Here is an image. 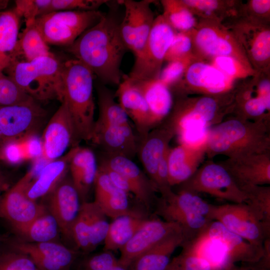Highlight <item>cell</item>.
Here are the masks:
<instances>
[{
  "instance_id": "1",
  "label": "cell",
  "mask_w": 270,
  "mask_h": 270,
  "mask_svg": "<svg viewBox=\"0 0 270 270\" xmlns=\"http://www.w3.org/2000/svg\"><path fill=\"white\" fill-rule=\"evenodd\" d=\"M119 25L111 14H104L68 48L74 58L86 66L104 84L118 85L122 80L120 64L128 50L120 36Z\"/></svg>"
},
{
  "instance_id": "2",
  "label": "cell",
  "mask_w": 270,
  "mask_h": 270,
  "mask_svg": "<svg viewBox=\"0 0 270 270\" xmlns=\"http://www.w3.org/2000/svg\"><path fill=\"white\" fill-rule=\"evenodd\" d=\"M62 101L71 117L75 138L90 140L94 126L95 105L92 71L76 58L62 62Z\"/></svg>"
},
{
  "instance_id": "3",
  "label": "cell",
  "mask_w": 270,
  "mask_h": 270,
  "mask_svg": "<svg viewBox=\"0 0 270 270\" xmlns=\"http://www.w3.org/2000/svg\"><path fill=\"white\" fill-rule=\"evenodd\" d=\"M62 63L53 54L31 61L14 60L4 70L34 100L62 101Z\"/></svg>"
},
{
  "instance_id": "4",
  "label": "cell",
  "mask_w": 270,
  "mask_h": 270,
  "mask_svg": "<svg viewBox=\"0 0 270 270\" xmlns=\"http://www.w3.org/2000/svg\"><path fill=\"white\" fill-rule=\"evenodd\" d=\"M162 196L156 206V214L164 220L178 225L186 238L198 236L210 223L212 204L194 192L183 189L175 194L170 190Z\"/></svg>"
},
{
  "instance_id": "5",
  "label": "cell",
  "mask_w": 270,
  "mask_h": 270,
  "mask_svg": "<svg viewBox=\"0 0 270 270\" xmlns=\"http://www.w3.org/2000/svg\"><path fill=\"white\" fill-rule=\"evenodd\" d=\"M104 15L98 10L54 12L37 18L35 22L48 44L68 46Z\"/></svg>"
},
{
  "instance_id": "6",
  "label": "cell",
  "mask_w": 270,
  "mask_h": 270,
  "mask_svg": "<svg viewBox=\"0 0 270 270\" xmlns=\"http://www.w3.org/2000/svg\"><path fill=\"white\" fill-rule=\"evenodd\" d=\"M176 32L162 14L156 17L148 39L142 50L134 56V65L127 76L136 80L158 78Z\"/></svg>"
},
{
  "instance_id": "7",
  "label": "cell",
  "mask_w": 270,
  "mask_h": 270,
  "mask_svg": "<svg viewBox=\"0 0 270 270\" xmlns=\"http://www.w3.org/2000/svg\"><path fill=\"white\" fill-rule=\"evenodd\" d=\"M210 218L254 245L262 246L270 238V224L245 202L212 204Z\"/></svg>"
},
{
  "instance_id": "8",
  "label": "cell",
  "mask_w": 270,
  "mask_h": 270,
  "mask_svg": "<svg viewBox=\"0 0 270 270\" xmlns=\"http://www.w3.org/2000/svg\"><path fill=\"white\" fill-rule=\"evenodd\" d=\"M34 178L30 169L0 199V216L19 234L46 210L44 206L27 196V190Z\"/></svg>"
},
{
  "instance_id": "9",
  "label": "cell",
  "mask_w": 270,
  "mask_h": 270,
  "mask_svg": "<svg viewBox=\"0 0 270 270\" xmlns=\"http://www.w3.org/2000/svg\"><path fill=\"white\" fill-rule=\"evenodd\" d=\"M184 190L204 192L232 203L246 202V196L228 172L217 164H209L186 180Z\"/></svg>"
},
{
  "instance_id": "10",
  "label": "cell",
  "mask_w": 270,
  "mask_h": 270,
  "mask_svg": "<svg viewBox=\"0 0 270 270\" xmlns=\"http://www.w3.org/2000/svg\"><path fill=\"white\" fill-rule=\"evenodd\" d=\"M45 115L44 110L32 100L12 106L0 107V132L2 142L20 138Z\"/></svg>"
},
{
  "instance_id": "11",
  "label": "cell",
  "mask_w": 270,
  "mask_h": 270,
  "mask_svg": "<svg viewBox=\"0 0 270 270\" xmlns=\"http://www.w3.org/2000/svg\"><path fill=\"white\" fill-rule=\"evenodd\" d=\"M193 38L196 46L204 54L212 58L231 56L250 65L236 38L214 22L204 23L196 30Z\"/></svg>"
},
{
  "instance_id": "12",
  "label": "cell",
  "mask_w": 270,
  "mask_h": 270,
  "mask_svg": "<svg viewBox=\"0 0 270 270\" xmlns=\"http://www.w3.org/2000/svg\"><path fill=\"white\" fill-rule=\"evenodd\" d=\"M182 231L177 224L159 219H148L120 250V264L129 266L137 257L170 234Z\"/></svg>"
},
{
  "instance_id": "13",
  "label": "cell",
  "mask_w": 270,
  "mask_h": 270,
  "mask_svg": "<svg viewBox=\"0 0 270 270\" xmlns=\"http://www.w3.org/2000/svg\"><path fill=\"white\" fill-rule=\"evenodd\" d=\"M75 138L73 123L64 103L52 116L42 136L41 158L47 162L59 158Z\"/></svg>"
},
{
  "instance_id": "14",
  "label": "cell",
  "mask_w": 270,
  "mask_h": 270,
  "mask_svg": "<svg viewBox=\"0 0 270 270\" xmlns=\"http://www.w3.org/2000/svg\"><path fill=\"white\" fill-rule=\"evenodd\" d=\"M46 209L54 217L60 232L70 238V230L80 204V196L72 180L62 179L48 194Z\"/></svg>"
},
{
  "instance_id": "15",
  "label": "cell",
  "mask_w": 270,
  "mask_h": 270,
  "mask_svg": "<svg viewBox=\"0 0 270 270\" xmlns=\"http://www.w3.org/2000/svg\"><path fill=\"white\" fill-rule=\"evenodd\" d=\"M90 140L101 146L108 156L131 159L138 150L130 124L113 125L94 122Z\"/></svg>"
},
{
  "instance_id": "16",
  "label": "cell",
  "mask_w": 270,
  "mask_h": 270,
  "mask_svg": "<svg viewBox=\"0 0 270 270\" xmlns=\"http://www.w3.org/2000/svg\"><path fill=\"white\" fill-rule=\"evenodd\" d=\"M204 232L222 244L232 265L238 262L256 263L262 258L263 246H259L249 243L227 230L218 222L212 221Z\"/></svg>"
},
{
  "instance_id": "17",
  "label": "cell",
  "mask_w": 270,
  "mask_h": 270,
  "mask_svg": "<svg viewBox=\"0 0 270 270\" xmlns=\"http://www.w3.org/2000/svg\"><path fill=\"white\" fill-rule=\"evenodd\" d=\"M115 96L138 131L145 136L152 127L148 108L142 94L127 74H123Z\"/></svg>"
},
{
  "instance_id": "18",
  "label": "cell",
  "mask_w": 270,
  "mask_h": 270,
  "mask_svg": "<svg viewBox=\"0 0 270 270\" xmlns=\"http://www.w3.org/2000/svg\"><path fill=\"white\" fill-rule=\"evenodd\" d=\"M186 241L182 232L174 233L137 257L132 270H166L174 250Z\"/></svg>"
},
{
  "instance_id": "19",
  "label": "cell",
  "mask_w": 270,
  "mask_h": 270,
  "mask_svg": "<svg viewBox=\"0 0 270 270\" xmlns=\"http://www.w3.org/2000/svg\"><path fill=\"white\" fill-rule=\"evenodd\" d=\"M130 78L140 91L146 100L152 126L171 110L172 98L169 86L159 78L149 80Z\"/></svg>"
},
{
  "instance_id": "20",
  "label": "cell",
  "mask_w": 270,
  "mask_h": 270,
  "mask_svg": "<svg viewBox=\"0 0 270 270\" xmlns=\"http://www.w3.org/2000/svg\"><path fill=\"white\" fill-rule=\"evenodd\" d=\"M69 167L72 182L80 199L84 198L94 184L98 167L92 151L86 148H73Z\"/></svg>"
},
{
  "instance_id": "21",
  "label": "cell",
  "mask_w": 270,
  "mask_h": 270,
  "mask_svg": "<svg viewBox=\"0 0 270 270\" xmlns=\"http://www.w3.org/2000/svg\"><path fill=\"white\" fill-rule=\"evenodd\" d=\"M172 136L171 130L166 129L149 132L143 136L138 148L140 160L154 185L158 165L168 150V144Z\"/></svg>"
},
{
  "instance_id": "22",
  "label": "cell",
  "mask_w": 270,
  "mask_h": 270,
  "mask_svg": "<svg viewBox=\"0 0 270 270\" xmlns=\"http://www.w3.org/2000/svg\"><path fill=\"white\" fill-rule=\"evenodd\" d=\"M101 164L122 174L134 185L142 194V205L149 210L152 204L153 194L157 190L156 188L130 158L108 156Z\"/></svg>"
},
{
  "instance_id": "23",
  "label": "cell",
  "mask_w": 270,
  "mask_h": 270,
  "mask_svg": "<svg viewBox=\"0 0 270 270\" xmlns=\"http://www.w3.org/2000/svg\"><path fill=\"white\" fill-rule=\"evenodd\" d=\"M184 76L188 85L212 94L226 90L232 82L212 64L202 62L190 64Z\"/></svg>"
},
{
  "instance_id": "24",
  "label": "cell",
  "mask_w": 270,
  "mask_h": 270,
  "mask_svg": "<svg viewBox=\"0 0 270 270\" xmlns=\"http://www.w3.org/2000/svg\"><path fill=\"white\" fill-rule=\"evenodd\" d=\"M73 148L63 157L51 161L42 168L30 184L27 196L36 201L40 198L49 194L64 178Z\"/></svg>"
},
{
  "instance_id": "25",
  "label": "cell",
  "mask_w": 270,
  "mask_h": 270,
  "mask_svg": "<svg viewBox=\"0 0 270 270\" xmlns=\"http://www.w3.org/2000/svg\"><path fill=\"white\" fill-rule=\"evenodd\" d=\"M14 8L0 12V71L14 60L20 18Z\"/></svg>"
},
{
  "instance_id": "26",
  "label": "cell",
  "mask_w": 270,
  "mask_h": 270,
  "mask_svg": "<svg viewBox=\"0 0 270 270\" xmlns=\"http://www.w3.org/2000/svg\"><path fill=\"white\" fill-rule=\"evenodd\" d=\"M246 126L238 120H230L214 128L208 135V146L216 153L228 152L248 136Z\"/></svg>"
},
{
  "instance_id": "27",
  "label": "cell",
  "mask_w": 270,
  "mask_h": 270,
  "mask_svg": "<svg viewBox=\"0 0 270 270\" xmlns=\"http://www.w3.org/2000/svg\"><path fill=\"white\" fill-rule=\"evenodd\" d=\"M147 220L141 214H126L113 219L109 224L104 250H120Z\"/></svg>"
},
{
  "instance_id": "28",
  "label": "cell",
  "mask_w": 270,
  "mask_h": 270,
  "mask_svg": "<svg viewBox=\"0 0 270 270\" xmlns=\"http://www.w3.org/2000/svg\"><path fill=\"white\" fill-rule=\"evenodd\" d=\"M52 54L37 26L35 20L26 23L25 28L22 32L19 34L14 51V60L22 56L24 61L29 62L38 57Z\"/></svg>"
},
{
  "instance_id": "29",
  "label": "cell",
  "mask_w": 270,
  "mask_h": 270,
  "mask_svg": "<svg viewBox=\"0 0 270 270\" xmlns=\"http://www.w3.org/2000/svg\"><path fill=\"white\" fill-rule=\"evenodd\" d=\"M94 202H84L80 204L70 230V239L73 240L78 249L86 253L94 250Z\"/></svg>"
},
{
  "instance_id": "30",
  "label": "cell",
  "mask_w": 270,
  "mask_h": 270,
  "mask_svg": "<svg viewBox=\"0 0 270 270\" xmlns=\"http://www.w3.org/2000/svg\"><path fill=\"white\" fill-rule=\"evenodd\" d=\"M187 242L194 250L210 264L212 270H230L234 266L222 244L208 236L204 231L196 238Z\"/></svg>"
},
{
  "instance_id": "31",
  "label": "cell",
  "mask_w": 270,
  "mask_h": 270,
  "mask_svg": "<svg viewBox=\"0 0 270 270\" xmlns=\"http://www.w3.org/2000/svg\"><path fill=\"white\" fill-rule=\"evenodd\" d=\"M190 149L182 144L169 150L168 182L170 186L186 182L195 174L197 164L191 158Z\"/></svg>"
},
{
  "instance_id": "32",
  "label": "cell",
  "mask_w": 270,
  "mask_h": 270,
  "mask_svg": "<svg viewBox=\"0 0 270 270\" xmlns=\"http://www.w3.org/2000/svg\"><path fill=\"white\" fill-rule=\"evenodd\" d=\"M14 247L18 252L28 250L36 252L58 263L66 270L70 269L76 258V252L55 241L39 243L18 242L14 244Z\"/></svg>"
},
{
  "instance_id": "33",
  "label": "cell",
  "mask_w": 270,
  "mask_h": 270,
  "mask_svg": "<svg viewBox=\"0 0 270 270\" xmlns=\"http://www.w3.org/2000/svg\"><path fill=\"white\" fill-rule=\"evenodd\" d=\"M98 117L95 123L113 125L129 124V118L118 102L115 94L104 86L98 88Z\"/></svg>"
},
{
  "instance_id": "34",
  "label": "cell",
  "mask_w": 270,
  "mask_h": 270,
  "mask_svg": "<svg viewBox=\"0 0 270 270\" xmlns=\"http://www.w3.org/2000/svg\"><path fill=\"white\" fill-rule=\"evenodd\" d=\"M59 232L56 220L46 210L20 234L30 242L39 243L55 241Z\"/></svg>"
},
{
  "instance_id": "35",
  "label": "cell",
  "mask_w": 270,
  "mask_h": 270,
  "mask_svg": "<svg viewBox=\"0 0 270 270\" xmlns=\"http://www.w3.org/2000/svg\"><path fill=\"white\" fill-rule=\"evenodd\" d=\"M244 43L248 57L259 67L268 64L270 58V30L267 27L256 26Z\"/></svg>"
},
{
  "instance_id": "36",
  "label": "cell",
  "mask_w": 270,
  "mask_h": 270,
  "mask_svg": "<svg viewBox=\"0 0 270 270\" xmlns=\"http://www.w3.org/2000/svg\"><path fill=\"white\" fill-rule=\"evenodd\" d=\"M162 16L175 30L189 32L196 25V20L191 10L181 0H162Z\"/></svg>"
},
{
  "instance_id": "37",
  "label": "cell",
  "mask_w": 270,
  "mask_h": 270,
  "mask_svg": "<svg viewBox=\"0 0 270 270\" xmlns=\"http://www.w3.org/2000/svg\"><path fill=\"white\" fill-rule=\"evenodd\" d=\"M150 0H134L136 14V43L134 54L136 56L143 48L152 28L155 18L150 8Z\"/></svg>"
},
{
  "instance_id": "38",
  "label": "cell",
  "mask_w": 270,
  "mask_h": 270,
  "mask_svg": "<svg viewBox=\"0 0 270 270\" xmlns=\"http://www.w3.org/2000/svg\"><path fill=\"white\" fill-rule=\"evenodd\" d=\"M94 202L107 217L112 219L126 214H140L130 210L128 194L117 187Z\"/></svg>"
},
{
  "instance_id": "39",
  "label": "cell",
  "mask_w": 270,
  "mask_h": 270,
  "mask_svg": "<svg viewBox=\"0 0 270 270\" xmlns=\"http://www.w3.org/2000/svg\"><path fill=\"white\" fill-rule=\"evenodd\" d=\"M182 144L190 147L202 142L208 137V124L184 115L178 120Z\"/></svg>"
},
{
  "instance_id": "40",
  "label": "cell",
  "mask_w": 270,
  "mask_h": 270,
  "mask_svg": "<svg viewBox=\"0 0 270 270\" xmlns=\"http://www.w3.org/2000/svg\"><path fill=\"white\" fill-rule=\"evenodd\" d=\"M246 196V203L267 223L270 224V188L250 186L241 188Z\"/></svg>"
},
{
  "instance_id": "41",
  "label": "cell",
  "mask_w": 270,
  "mask_h": 270,
  "mask_svg": "<svg viewBox=\"0 0 270 270\" xmlns=\"http://www.w3.org/2000/svg\"><path fill=\"white\" fill-rule=\"evenodd\" d=\"M32 100L11 78L0 71V106L18 104Z\"/></svg>"
},
{
  "instance_id": "42",
  "label": "cell",
  "mask_w": 270,
  "mask_h": 270,
  "mask_svg": "<svg viewBox=\"0 0 270 270\" xmlns=\"http://www.w3.org/2000/svg\"><path fill=\"white\" fill-rule=\"evenodd\" d=\"M212 62V65L232 80L234 78L248 76L252 73L250 65L231 56L214 57Z\"/></svg>"
},
{
  "instance_id": "43",
  "label": "cell",
  "mask_w": 270,
  "mask_h": 270,
  "mask_svg": "<svg viewBox=\"0 0 270 270\" xmlns=\"http://www.w3.org/2000/svg\"><path fill=\"white\" fill-rule=\"evenodd\" d=\"M51 0H16L14 10L26 23L49 13Z\"/></svg>"
},
{
  "instance_id": "44",
  "label": "cell",
  "mask_w": 270,
  "mask_h": 270,
  "mask_svg": "<svg viewBox=\"0 0 270 270\" xmlns=\"http://www.w3.org/2000/svg\"><path fill=\"white\" fill-rule=\"evenodd\" d=\"M193 40L189 32H176L166 52L164 60L170 62L178 58L190 56Z\"/></svg>"
},
{
  "instance_id": "45",
  "label": "cell",
  "mask_w": 270,
  "mask_h": 270,
  "mask_svg": "<svg viewBox=\"0 0 270 270\" xmlns=\"http://www.w3.org/2000/svg\"><path fill=\"white\" fill-rule=\"evenodd\" d=\"M108 2L106 0H51L49 13L65 10H95Z\"/></svg>"
},
{
  "instance_id": "46",
  "label": "cell",
  "mask_w": 270,
  "mask_h": 270,
  "mask_svg": "<svg viewBox=\"0 0 270 270\" xmlns=\"http://www.w3.org/2000/svg\"><path fill=\"white\" fill-rule=\"evenodd\" d=\"M0 270H39L27 254L16 251L0 256Z\"/></svg>"
},
{
  "instance_id": "47",
  "label": "cell",
  "mask_w": 270,
  "mask_h": 270,
  "mask_svg": "<svg viewBox=\"0 0 270 270\" xmlns=\"http://www.w3.org/2000/svg\"><path fill=\"white\" fill-rule=\"evenodd\" d=\"M181 253L177 256L180 270H212L210 264L199 256L190 244L186 242Z\"/></svg>"
},
{
  "instance_id": "48",
  "label": "cell",
  "mask_w": 270,
  "mask_h": 270,
  "mask_svg": "<svg viewBox=\"0 0 270 270\" xmlns=\"http://www.w3.org/2000/svg\"><path fill=\"white\" fill-rule=\"evenodd\" d=\"M189 58L187 56L168 62V65L161 70L158 78L168 86L176 84L190 64Z\"/></svg>"
},
{
  "instance_id": "49",
  "label": "cell",
  "mask_w": 270,
  "mask_h": 270,
  "mask_svg": "<svg viewBox=\"0 0 270 270\" xmlns=\"http://www.w3.org/2000/svg\"><path fill=\"white\" fill-rule=\"evenodd\" d=\"M118 264L112 252L104 250L86 259L80 270H110Z\"/></svg>"
},
{
  "instance_id": "50",
  "label": "cell",
  "mask_w": 270,
  "mask_h": 270,
  "mask_svg": "<svg viewBox=\"0 0 270 270\" xmlns=\"http://www.w3.org/2000/svg\"><path fill=\"white\" fill-rule=\"evenodd\" d=\"M0 159L12 165L18 164L26 160L18 139L2 143L0 148Z\"/></svg>"
},
{
  "instance_id": "51",
  "label": "cell",
  "mask_w": 270,
  "mask_h": 270,
  "mask_svg": "<svg viewBox=\"0 0 270 270\" xmlns=\"http://www.w3.org/2000/svg\"><path fill=\"white\" fill-rule=\"evenodd\" d=\"M22 148L25 160L38 158L42 154V142L34 134H28L18 138Z\"/></svg>"
},
{
  "instance_id": "52",
  "label": "cell",
  "mask_w": 270,
  "mask_h": 270,
  "mask_svg": "<svg viewBox=\"0 0 270 270\" xmlns=\"http://www.w3.org/2000/svg\"><path fill=\"white\" fill-rule=\"evenodd\" d=\"M216 108V101L212 98L205 96L197 101L192 111L208 123L214 118Z\"/></svg>"
},
{
  "instance_id": "53",
  "label": "cell",
  "mask_w": 270,
  "mask_h": 270,
  "mask_svg": "<svg viewBox=\"0 0 270 270\" xmlns=\"http://www.w3.org/2000/svg\"><path fill=\"white\" fill-rule=\"evenodd\" d=\"M181 2L190 10H195L207 16L213 14L220 6V2L217 0H184Z\"/></svg>"
},
{
  "instance_id": "54",
  "label": "cell",
  "mask_w": 270,
  "mask_h": 270,
  "mask_svg": "<svg viewBox=\"0 0 270 270\" xmlns=\"http://www.w3.org/2000/svg\"><path fill=\"white\" fill-rule=\"evenodd\" d=\"M244 108L248 114L256 116L263 114L266 110H270V102L258 94L256 97L248 98L246 102Z\"/></svg>"
},
{
  "instance_id": "55",
  "label": "cell",
  "mask_w": 270,
  "mask_h": 270,
  "mask_svg": "<svg viewBox=\"0 0 270 270\" xmlns=\"http://www.w3.org/2000/svg\"><path fill=\"white\" fill-rule=\"evenodd\" d=\"M251 10L255 14L264 15L269 13L270 10V0H252L250 3Z\"/></svg>"
},
{
  "instance_id": "56",
  "label": "cell",
  "mask_w": 270,
  "mask_h": 270,
  "mask_svg": "<svg viewBox=\"0 0 270 270\" xmlns=\"http://www.w3.org/2000/svg\"><path fill=\"white\" fill-rule=\"evenodd\" d=\"M230 270H270V268L258 262L252 264H244L240 266L234 264Z\"/></svg>"
},
{
  "instance_id": "57",
  "label": "cell",
  "mask_w": 270,
  "mask_h": 270,
  "mask_svg": "<svg viewBox=\"0 0 270 270\" xmlns=\"http://www.w3.org/2000/svg\"><path fill=\"white\" fill-rule=\"evenodd\" d=\"M166 270H180L176 256L171 260Z\"/></svg>"
},
{
  "instance_id": "58",
  "label": "cell",
  "mask_w": 270,
  "mask_h": 270,
  "mask_svg": "<svg viewBox=\"0 0 270 270\" xmlns=\"http://www.w3.org/2000/svg\"><path fill=\"white\" fill-rule=\"evenodd\" d=\"M110 270H132L130 265L129 266H125L122 264H120L119 262L118 264L112 268Z\"/></svg>"
},
{
  "instance_id": "59",
  "label": "cell",
  "mask_w": 270,
  "mask_h": 270,
  "mask_svg": "<svg viewBox=\"0 0 270 270\" xmlns=\"http://www.w3.org/2000/svg\"><path fill=\"white\" fill-rule=\"evenodd\" d=\"M9 2L8 0H0V12L4 10Z\"/></svg>"
},
{
  "instance_id": "60",
  "label": "cell",
  "mask_w": 270,
  "mask_h": 270,
  "mask_svg": "<svg viewBox=\"0 0 270 270\" xmlns=\"http://www.w3.org/2000/svg\"><path fill=\"white\" fill-rule=\"evenodd\" d=\"M5 184V180L4 177L0 174V192L1 190H2L4 185ZM1 198H0V201Z\"/></svg>"
},
{
  "instance_id": "61",
  "label": "cell",
  "mask_w": 270,
  "mask_h": 270,
  "mask_svg": "<svg viewBox=\"0 0 270 270\" xmlns=\"http://www.w3.org/2000/svg\"><path fill=\"white\" fill-rule=\"evenodd\" d=\"M0 142H2V138L0 132Z\"/></svg>"
}]
</instances>
